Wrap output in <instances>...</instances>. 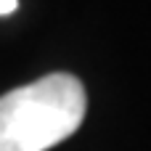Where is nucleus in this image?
<instances>
[{"label":"nucleus","mask_w":151,"mask_h":151,"mask_svg":"<svg viewBox=\"0 0 151 151\" xmlns=\"http://www.w3.org/2000/svg\"><path fill=\"white\" fill-rule=\"evenodd\" d=\"M85 119V88L72 74H48L0 98V151H45Z\"/></svg>","instance_id":"obj_1"},{"label":"nucleus","mask_w":151,"mask_h":151,"mask_svg":"<svg viewBox=\"0 0 151 151\" xmlns=\"http://www.w3.org/2000/svg\"><path fill=\"white\" fill-rule=\"evenodd\" d=\"M16 5H19V0H0V16L13 13V11H16Z\"/></svg>","instance_id":"obj_2"}]
</instances>
